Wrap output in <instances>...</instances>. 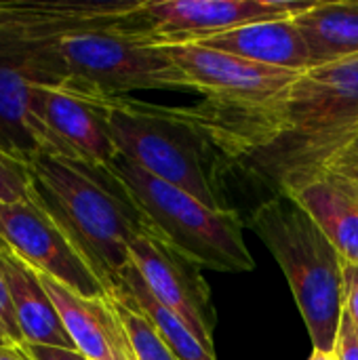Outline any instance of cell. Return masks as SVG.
<instances>
[{"label":"cell","instance_id":"obj_8","mask_svg":"<svg viewBox=\"0 0 358 360\" xmlns=\"http://www.w3.org/2000/svg\"><path fill=\"white\" fill-rule=\"evenodd\" d=\"M0 238L36 272L82 297H110L82 255L36 200L0 202Z\"/></svg>","mask_w":358,"mask_h":360},{"label":"cell","instance_id":"obj_26","mask_svg":"<svg viewBox=\"0 0 358 360\" xmlns=\"http://www.w3.org/2000/svg\"><path fill=\"white\" fill-rule=\"evenodd\" d=\"M0 360H34L21 344H0Z\"/></svg>","mask_w":358,"mask_h":360},{"label":"cell","instance_id":"obj_11","mask_svg":"<svg viewBox=\"0 0 358 360\" xmlns=\"http://www.w3.org/2000/svg\"><path fill=\"white\" fill-rule=\"evenodd\" d=\"M167 51L190 80L194 93L215 103H262L285 91L302 74L255 63L196 42H169Z\"/></svg>","mask_w":358,"mask_h":360},{"label":"cell","instance_id":"obj_5","mask_svg":"<svg viewBox=\"0 0 358 360\" xmlns=\"http://www.w3.org/2000/svg\"><path fill=\"white\" fill-rule=\"evenodd\" d=\"M103 103L118 154L209 209H230L217 190V158L222 156L192 108L110 95Z\"/></svg>","mask_w":358,"mask_h":360},{"label":"cell","instance_id":"obj_16","mask_svg":"<svg viewBox=\"0 0 358 360\" xmlns=\"http://www.w3.org/2000/svg\"><path fill=\"white\" fill-rule=\"evenodd\" d=\"M255 63L304 72L312 68L308 44L293 17L249 23L196 42Z\"/></svg>","mask_w":358,"mask_h":360},{"label":"cell","instance_id":"obj_12","mask_svg":"<svg viewBox=\"0 0 358 360\" xmlns=\"http://www.w3.org/2000/svg\"><path fill=\"white\" fill-rule=\"evenodd\" d=\"M314 0H141L152 34L169 42H203L249 23L287 19Z\"/></svg>","mask_w":358,"mask_h":360},{"label":"cell","instance_id":"obj_25","mask_svg":"<svg viewBox=\"0 0 358 360\" xmlns=\"http://www.w3.org/2000/svg\"><path fill=\"white\" fill-rule=\"evenodd\" d=\"M21 346L34 360H87L78 350H65V348H53V346H27V344H21Z\"/></svg>","mask_w":358,"mask_h":360},{"label":"cell","instance_id":"obj_27","mask_svg":"<svg viewBox=\"0 0 358 360\" xmlns=\"http://www.w3.org/2000/svg\"><path fill=\"white\" fill-rule=\"evenodd\" d=\"M308 360H338L335 352H323V350H312Z\"/></svg>","mask_w":358,"mask_h":360},{"label":"cell","instance_id":"obj_17","mask_svg":"<svg viewBox=\"0 0 358 360\" xmlns=\"http://www.w3.org/2000/svg\"><path fill=\"white\" fill-rule=\"evenodd\" d=\"M293 21L308 44L312 68L358 57V0H314Z\"/></svg>","mask_w":358,"mask_h":360},{"label":"cell","instance_id":"obj_15","mask_svg":"<svg viewBox=\"0 0 358 360\" xmlns=\"http://www.w3.org/2000/svg\"><path fill=\"white\" fill-rule=\"evenodd\" d=\"M0 270L15 306L23 344L76 350L40 274L11 249H0Z\"/></svg>","mask_w":358,"mask_h":360},{"label":"cell","instance_id":"obj_4","mask_svg":"<svg viewBox=\"0 0 358 360\" xmlns=\"http://www.w3.org/2000/svg\"><path fill=\"white\" fill-rule=\"evenodd\" d=\"M247 226L281 266L312 350L333 352L344 316V259L333 243L289 192L260 202Z\"/></svg>","mask_w":358,"mask_h":360},{"label":"cell","instance_id":"obj_6","mask_svg":"<svg viewBox=\"0 0 358 360\" xmlns=\"http://www.w3.org/2000/svg\"><path fill=\"white\" fill-rule=\"evenodd\" d=\"M61 57L70 82L101 95L127 97L133 91L194 93L167 44L148 27L141 2L120 21L63 36Z\"/></svg>","mask_w":358,"mask_h":360},{"label":"cell","instance_id":"obj_3","mask_svg":"<svg viewBox=\"0 0 358 360\" xmlns=\"http://www.w3.org/2000/svg\"><path fill=\"white\" fill-rule=\"evenodd\" d=\"M34 200L82 255L110 297L131 264V243L156 234L129 188L110 167L70 156L30 162Z\"/></svg>","mask_w":358,"mask_h":360},{"label":"cell","instance_id":"obj_21","mask_svg":"<svg viewBox=\"0 0 358 360\" xmlns=\"http://www.w3.org/2000/svg\"><path fill=\"white\" fill-rule=\"evenodd\" d=\"M321 171H327V173H340L344 177H350L358 184V139L348 141L344 148H340L333 156H329L314 173H321ZM312 173V175H314ZM308 179V177H306ZM295 188V186H293Z\"/></svg>","mask_w":358,"mask_h":360},{"label":"cell","instance_id":"obj_7","mask_svg":"<svg viewBox=\"0 0 358 360\" xmlns=\"http://www.w3.org/2000/svg\"><path fill=\"white\" fill-rule=\"evenodd\" d=\"M110 169L129 188L154 232L200 268L215 272H251L255 259L243 236L234 209H209L188 192L156 179L118 154Z\"/></svg>","mask_w":358,"mask_h":360},{"label":"cell","instance_id":"obj_30","mask_svg":"<svg viewBox=\"0 0 358 360\" xmlns=\"http://www.w3.org/2000/svg\"><path fill=\"white\" fill-rule=\"evenodd\" d=\"M352 139H358V133H357V135H354V137H352ZM352 139H350V141H352Z\"/></svg>","mask_w":358,"mask_h":360},{"label":"cell","instance_id":"obj_24","mask_svg":"<svg viewBox=\"0 0 358 360\" xmlns=\"http://www.w3.org/2000/svg\"><path fill=\"white\" fill-rule=\"evenodd\" d=\"M344 312L358 329V266L344 262Z\"/></svg>","mask_w":358,"mask_h":360},{"label":"cell","instance_id":"obj_10","mask_svg":"<svg viewBox=\"0 0 358 360\" xmlns=\"http://www.w3.org/2000/svg\"><path fill=\"white\" fill-rule=\"evenodd\" d=\"M129 253L152 295L177 314L205 348L215 352V308L209 283L200 272L203 268L177 253L158 234H143L135 238Z\"/></svg>","mask_w":358,"mask_h":360},{"label":"cell","instance_id":"obj_23","mask_svg":"<svg viewBox=\"0 0 358 360\" xmlns=\"http://www.w3.org/2000/svg\"><path fill=\"white\" fill-rule=\"evenodd\" d=\"M335 356L338 360H358V329L354 321L344 312L340 331H338V342H335Z\"/></svg>","mask_w":358,"mask_h":360},{"label":"cell","instance_id":"obj_28","mask_svg":"<svg viewBox=\"0 0 358 360\" xmlns=\"http://www.w3.org/2000/svg\"><path fill=\"white\" fill-rule=\"evenodd\" d=\"M0 344H8V342L4 340V335H2V333H0Z\"/></svg>","mask_w":358,"mask_h":360},{"label":"cell","instance_id":"obj_1","mask_svg":"<svg viewBox=\"0 0 358 360\" xmlns=\"http://www.w3.org/2000/svg\"><path fill=\"white\" fill-rule=\"evenodd\" d=\"M192 110L222 158L289 192L358 133V57L304 70L262 103Z\"/></svg>","mask_w":358,"mask_h":360},{"label":"cell","instance_id":"obj_20","mask_svg":"<svg viewBox=\"0 0 358 360\" xmlns=\"http://www.w3.org/2000/svg\"><path fill=\"white\" fill-rule=\"evenodd\" d=\"M34 200L32 169L23 160L0 150V202Z\"/></svg>","mask_w":358,"mask_h":360},{"label":"cell","instance_id":"obj_22","mask_svg":"<svg viewBox=\"0 0 358 360\" xmlns=\"http://www.w3.org/2000/svg\"><path fill=\"white\" fill-rule=\"evenodd\" d=\"M0 333L4 335V340L8 344H23L19 323H17V314H15V306H13V300H11L2 270H0Z\"/></svg>","mask_w":358,"mask_h":360},{"label":"cell","instance_id":"obj_14","mask_svg":"<svg viewBox=\"0 0 358 360\" xmlns=\"http://www.w3.org/2000/svg\"><path fill=\"white\" fill-rule=\"evenodd\" d=\"M289 194L310 213L344 262L358 266V184L340 173H314Z\"/></svg>","mask_w":358,"mask_h":360},{"label":"cell","instance_id":"obj_29","mask_svg":"<svg viewBox=\"0 0 358 360\" xmlns=\"http://www.w3.org/2000/svg\"><path fill=\"white\" fill-rule=\"evenodd\" d=\"M0 249H8V247L4 245V240H2V238H0Z\"/></svg>","mask_w":358,"mask_h":360},{"label":"cell","instance_id":"obj_2","mask_svg":"<svg viewBox=\"0 0 358 360\" xmlns=\"http://www.w3.org/2000/svg\"><path fill=\"white\" fill-rule=\"evenodd\" d=\"M137 2L0 0V150L30 165L59 156L32 114L38 86L65 84L61 38L70 32L129 17Z\"/></svg>","mask_w":358,"mask_h":360},{"label":"cell","instance_id":"obj_18","mask_svg":"<svg viewBox=\"0 0 358 360\" xmlns=\"http://www.w3.org/2000/svg\"><path fill=\"white\" fill-rule=\"evenodd\" d=\"M120 291L124 293L146 316L148 321L154 325V329L158 331V335L162 338V342L169 346V350L179 360H217L215 352H211L209 348H205L200 344V340L184 325V321L173 314L169 308H165L148 289V285L143 283L141 274L137 272V268L133 266V262L122 270L118 287L114 289V293ZM112 293V295H114Z\"/></svg>","mask_w":358,"mask_h":360},{"label":"cell","instance_id":"obj_9","mask_svg":"<svg viewBox=\"0 0 358 360\" xmlns=\"http://www.w3.org/2000/svg\"><path fill=\"white\" fill-rule=\"evenodd\" d=\"M101 93L74 82L38 86L32 93V114L51 135L59 156L110 167L118 156Z\"/></svg>","mask_w":358,"mask_h":360},{"label":"cell","instance_id":"obj_19","mask_svg":"<svg viewBox=\"0 0 358 360\" xmlns=\"http://www.w3.org/2000/svg\"><path fill=\"white\" fill-rule=\"evenodd\" d=\"M112 300L116 304L118 316L131 340L135 360H179L162 342V338L158 335L154 325L148 321V316L124 293L116 291Z\"/></svg>","mask_w":358,"mask_h":360},{"label":"cell","instance_id":"obj_13","mask_svg":"<svg viewBox=\"0 0 358 360\" xmlns=\"http://www.w3.org/2000/svg\"><path fill=\"white\" fill-rule=\"evenodd\" d=\"M40 281L51 295L76 350L84 359L135 360L131 340L112 297H82L46 274H40Z\"/></svg>","mask_w":358,"mask_h":360}]
</instances>
